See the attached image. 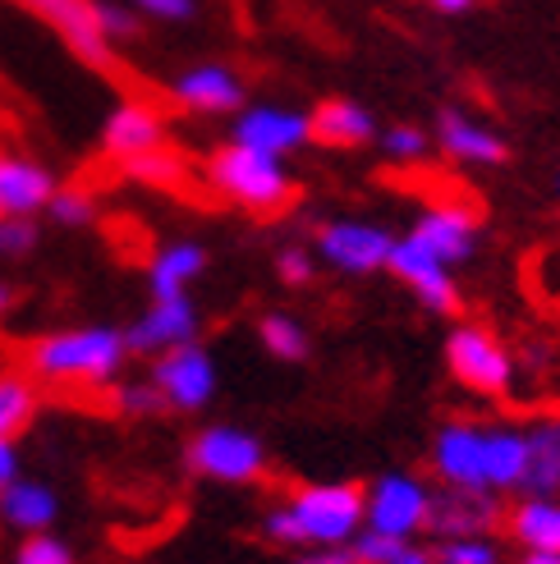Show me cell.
Segmentation results:
<instances>
[{
	"instance_id": "17",
	"label": "cell",
	"mask_w": 560,
	"mask_h": 564,
	"mask_svg": "<svg viewBox=\"0 0 560 564\" xmlns=\"http://www.w3.org/2000/svg\"><path fill=\"white\" fill-rule=\"evenodd\" d=\"M55 175L42 161L23 156V152H0V216H23L37 220L51 197H55Z\"/></svg>"
},
{
	"instance_id": "5",
	"label": "cell",
	"mask_w": 560,
	"mask_h": 564,
	"mask_svg": "<svg viewBox=\"0 0 560 564\" xmlns=\"http://www.w3.org/2000/svg\"><path fill=\"white\" fill-rule=\"evenodd\" d=\"M445 368H451L455 386L483 394V400H500L515 386V354L500 345V335L473 322L451 326V335H445Z\"/></svg>"
},
{
	"instance_id": "28",
	"label": "cell",
	"mask_w": 560,
	"mask_h": 564,
	"mask_svg": "<svg viewBox=\"0 0 560 564\" xmlns=\"http://www.w3.org/2000/svg\"><path fill=\"white\" fill-rule=\"evenodd\" d=\"M432 564H500V546L487 538V532H460V538L437 542Z\"/></svg>"
},
{
	"instance_id": "6",
	"label": "cell",
	"mask_w": 560,
	"mask_h": 564,
	"mask_svg": "<svg viewBox=\"0 0 560 564\" xmlns=\"http://www.w3.org/2000/svg\"><path fill=\"white\" fill-rule=\"evenodd\" d=\"M184 459L198 477H207V482L248 487V482H258V477L267 473V445L248 427H235V422H212V427H203L198 436L189 441Z\"/></svg>"
},
{
	"instance_id": "25",
	"label": "cell",
	"mask_w": 560,
	"mask_h": 564,
	"mask_svg": "<svg viewBox=\"0 0 560 564\" xmlns=\"http://www.w3.org/2000/svg\"><path fill=\"white\" fill-rule=\"evenodd\" d=\"M510 538L519 546L560 551V496H524L510 510Z\"/></svg>"
},
{
	"instance_id": "42",
	"label": "cell",
	"mask_w": 560,
	"mask_h": 564,
	"mask_svg": "<svg viewBox=\"0 0 560 564\" xmlns=\"http://www.w3.org/2000/svg\"><path fill=\"white\" fill-rule=\"evenodd\" d=\"M519 564H560V551H538V546H524Z\"/></svg>"
},
{
	"instance_id": "33",
	"label": "cell",
	"mask_w": 560,
	"mask_h": 564,
	"mask_svg": "<svg viewBox=\"0 0 560 564\" xmlns=\"http://www.w3.org/2000/svg\"><path fill=\"white\" fill-rule=\"evenodd\" d=\"M116 409H120L125 417H152V413L165 409V400H161V390H157L152 377H148V381H125V386H116Z\"/></svg>"
},
{
	"instance_id": "37",
	"label": "cell",
	"mask_w": 560,
	"mask_h": 564,
	"mask_svg": "<svg viewBox=\"0 0 560 564\" xmlns=\"http://www.w3.org/2000/svg\"><path fill=\"white\" fill-rule=\"evenodd\" d=\"M276 275L286 280V285H308V280L317 275L313 252H308V248H280V258H276Z\"/></svg>"
},
{
	"instance_id": "31",
	"label": "cell",
	"mask_w": 560,
	"mask_h": 564,
	"mask_svg": "<svg viewBox=\"0 0 560 564\" xmlns=\"http://www.w3.org/2000/svg\"><path fill=\"white\" fill-rule=\"evenodd\" d=\"M428 143H432V138L418 124H390V129H381V152H386V161H396V165H418L428 156Z\"/></svg>"
},
{
	"instance_id": "15",
	"label": "cell",
	"mask_w": 560,
	"mask_h": 564,
	"mask_svg": "<svg viewBox=\"0 0 560 564\" xmlns=\"http://www.w3.org/2000/svg\"><path fill=\"white\" fill-rule=\"evenodd\" d=\"M437 143L460 165H506L510 161L506 138H500L487 120L469 116V110H460V106H445L437 116Z\"/></svg>"
},
{
	"instance_id": "22",
	"label": "cell",
	"mask_w": 560,
	"mask_h": 564,
	"mask_svg": "<svg viewBox=\"0 0 560 564\" xmlns=\"http://www.w3.org/2000/svg\"><path fill=\"white\" fill-rule=\"evenodd\" d=\"M55 514H61V500H55V491L46 482H37V477H14V482L0 491V519L19 528L23 538L28 532H51Z\"/></svg>"
},
{
	"instance_id": "34",
	"label": "cell",
	"mask_w": 560,
	"mask_h": 564,
	"mask_svg": "<svg viewBox=\"0 0 560 564\" xmlns=\"http://www.w3.org/2000/svg\"><path fill=\"white\" fill-rule=\"evenodd\" d=\"M37 248V225L23 216H0V258H23Z\"/></svg>"
},
{
	"instance_id": "32",
	"label": "cell",
	"mask_w": 560,
	"mask_h": 564,
	"mask_svg": "<svg viewBox=\"0 0 560 564\" xmlns=\"http://www.w3.org/2000/svg\"><path fill=\"white\" fill-rule=\"evenodd\" d=\"M14 564H78L69 542H61L55 532H28L14 551Z\"/></svg>"
},
{
	"instance_id": "36",
	"label": "cell",
	"mask_w": 560,
	"mask_h": 564,
	"mask_svg": "<svg viewBox=\"0 0 560 564\" xmlns=\"http://www.w3.org/2000/svg\"><path fill=\"white\" fill-rule=\"evenodd\" d=\"M349 546H354L358 564H386L405 542H400V538H386V532H377V528H358V538H354Z\"/></svg>"
},
{
	"instance_id": "10",
	"label": "cell",
	"mask_w": 560,
	"mask_h": 564,
	"mask_svg": "<svg viewBox=\"0 0 560 564\" xmlns=\"http://www.w3.org/2000/svg\"><path fill=\"white\" fill-rule=\"evenodd\" d=\"M432 477L455 491H487V422H445L432 436Z\"/></svg>"
},
{
	"instance_id": "30",
	"label": "cell",
	"mask_w": 560,
	"mask_h": 564,
	"mask_svg": "<svg viewBox=\"0 0 560 564\" xmlns=\"http://www.w3.org/2000/svg\"><path fill=\"white\" fill-rule=\"evenodd\" d=\"M46 212L55 225H65V230H83V225L97 220V197L88 188H55Z\"/></svg>"
},
{
	"instance_id": "14",
	"label": "cell",
	"mask_w": 560,
	"mask_h": 564,
	"mask_svg": "<svg viewBox=\"0 0 560 564\" xmlns=\"http://www.w3.org/2000/svg\"><path fill=\"white\" fill-rule=\"evenodd\" d=\"M198 330H203L198 307H193L189 294H180V299H152L148 313L125 330V340H129V354H148V358H157V354L175 349V345L198 340Z\"/></svg>"
},
{
	"instance_id": "41",
	"label": "cell",
	"mask_w": 560,
	"mask_h": 564,
	"mask_svg": "<svg viewBox=\"0 0 560 564\" xmlns=\"http://www.w3.org/2000/svg\"><path fill=\"white\" fill-rule=\"evenodd\" d=\"M386 564H432V551H423V546H418V542H405L396 555H390Z\"/></svg>"
},
{
	"instance_id": "38",
	"label": "cell",
	"mask_w": 560,
	"mask_h": 564,
	"mask_svg": "<svg viewBox=\"0 0 560 564\" xmlns=\"http://www.w3.org/2000/svg\"><path fill=\"white\" fill-rule=\"evenodd\" d=\"M129 6L148 19H161V23H189L198 14V0H129Z\"/></svg>"
},
{
	"instance_id": "19",
	"label": "cell",
	"mask_w": 560,
	"mask_h": 564,
	"mask_svg": "<svg viewBox=\"0 0 560 564\" xmlns=\"http://www.w3.org/2000/svg\"><path fill=\"white\" fill-rule=\"evenodd\" d=\"M377 138V116L354 97H326L313 110V143L326 148H368Z\"/></svg>"
},
{
	"instance_id": "3",
	"label": "cell",
	"mask_w": 560,
	"mask_h": 564,
	"mask_svg": "<svg viewBox=\"0 0 560 564\" xmlns=\"http://www.w3.org/2000/svg\"><path fill=\"white\" fill-rule=\"evenodd\" d=\"M207 184L226 197V203L258 212V216L286 212L294 203V175L286 171V161L262 156L239 143H226L207 156Z\"/></svg>"
},
{
	"instance_id": "23",
	"label": "cell",
	"mask_w": 560,
	"mask_h": 564,
	"mask_svg": "<svg viewBox=\"0 0 560 564\" xmlns=\"http://www.w3.org/2000/svg\"><path fill=\"white\" fill-rule=\"evenodd\" d=\"M524 473H528V436L524 427L510 422H492L487 427V491H524Z\"/></svg>"
},
{
	"instance_id": "12",
	"label": "cell",
	"mask_w": 560,
	"mask_h": 564,
	"mask_svg": "<svg viewBox=\"0 0 560 564\" xmlns=\"http://www.w3.org/2000/svg\"><path fill=\"white\" fill-rule=\"evenodd\" d=\"M386 271L400 280V285L428 307V313L437 317H455V307H460V285H455V271L437 262L428 248H418L409 235L396 239V248H390V262Z\"/></svg>"
},
{
	"instance_id": "16",
	"label": "cell",
	"mask_w": 560,
	"mask_h": 564,
	"mask_svg": "<svg viewBox=\"0 0 560 564\" xmlns=\"http://www.w3.org/2000/svg\"><path fill=\"white\" fill-rule=\"evenodd\" d=\"M175 106L193 110V116H235L244 110V78L230 65H193L171 83Z\"/></svg>"
},
{
	"instance_id": "7",
	"label": "cell",
	"mask_w": 560,
	"mask_h": 564,
	"mask_svg": "<svg viewBox=\"0 0 560 564\" xmlns=\"http://www.w3.org/2000/svg\"><path fill=\"white\" fill-rule=\"evenodd\" d=\"M152 386L161 390L165 409L175 413H203L212 400H216V386H220V372H216V358L198 345H175L152 358Z\"/></svg>"
},
{
	"instance_id": "4",
	"label": "cell",
	"mask_w": 560,
	"mask_h": 564,
	"mask_svg": "<svg viewBox=\"0 0 560 564\" xmlns=\"http://www.w3.org/2000/svg\"><path fill=\"white\" fill-rule=\"evenodd\" d=\"M432 500H437L432 482H423L418 473L390 468L377 482L363 487V528H377L386 538L413 542L418 532H428V523H432Z\"/></svg>"
},
{
	"instance_id": "8",
	"label": "cell",
	"mask_w": 560,
	"mask_h": 564,
	"mask_svg": "<svg viewBox=\"0 0 560 564\" xmlns=\"http://www.w3.org/2000/svg\"><path fill=\"white\" fill-rule=\"evenodd\" d=\"M390 248H396V235L381 230L377 220H326L313 252L341 275H377L390 262Z\"/></svg>"
},
{
	"instance_id": "44",
	"label": "cell",
	"mask_w": 560,
	"mask_h": 564,
	"mask_svg": "<svg viewBox=\"0 0 560 564\" xmlns=\"http://www.w3.org/2000/svg\"><path fill=\"white\" fill-rule=\"evenodd\" d=\"M10 303H14V290L6 285V280H0V313H6V307H10Z\"/></svg>"
},
{
	"instance_id": "21",
	"label": "cell",
	"mask_w": 560,
	"mask_h": 564,
	"mask_svg": "<svg viewBox=\"0 0 560 564\" xmlns=\"http://www.w3.org/2000/svg\"><path fill=\"white\" fill-rule=\"evenodd\" d=\"M207 271V248L193 243V239H175L152 252L148 262V290L152 299H180L189 294V285Z\"/></svg>"
},
{
	"instance_id": "35",
	"label": "cell",
	"mask_w": 560,
	"mask_h": 564,
	"mask_svg": "<svg viewBox=\"0 0 560 564\" xmlns=\"http://www.w3.org/2000/svg\"><path fill=\"white\" fill-rule=\"evenodd\" d=\"M97 23L110 42H133L138 37V10H125L116 0H97Z\"/></svg>"
},
{
	"instance_id": "9",
	"label": "cell",
	"mask_w": 560,
	"mask_h": 564,
	"mask_svg": "<svg viewBox=\"0 0 560 564\" xmlns=\"http://www.w3.org/2000/svg\"><path fill=\"white\" fill-rule=\"evenodd\" d=\"M230 143L286 161L299 148L313 143V110H294V106H244V110H235Z\"/></svg>"
},
{
	"instance_id": "40",
	"label": "cell",
	"mask_w": 560,
	"mask_h": 564,
	"mask_svg": "<svg viewBox=\"0 0 560 564\" xmlns=\"http://www.w3.org/2000/svg\"><path fill=\"white\" fill-rule=\"evenodd\" d=\"M14 477H19V449H14V441L0 436V491H6Z\"/></svg>"
},
{
	"instance_id": "26",
	"label": "cell",
	"mask_w": 560,
	"mask_h": 564,
	"mask_svg": "<svg viewBox=\"0 0 560 564\" xmlns=\"http://www.w3.org/2000/svg\"><path fill=\"white\" fill-rule=\"evenodd\" d=\"M258 340L271 358L280 362H303L308 354H313V340H308V326L294 317V313H267L258 322Z\"/></svg>"
},
{
	"instance_id": "13",
	"label": "cell",
	"mask_w": 560,
	"mask_h": 564,
	"mask_svg": "<svg viewBox=\"0 0 560 564\" xmlns=\"http://www.w3.org/2000/svg\"><path fill=\"white\" fill-rule=\"evenodd\" d=\"M409 239L418 248H428L437 262L445 267H464L478 252V212L464 203H432L418 212Z\"/></svg>"
},
{
	"instance_id": "2",
	"label": "cell",
	"mask_w": 560,
	"mask_h": 564,
	"mask_svg": "<svg viewBox=\"0 0 560 564\" xmlns=\"http://www.w3.org/2000/svg\"><path fill=\"white\" fill-rule=\"evenodd\" d=\"M129 340L116 326H69V330H46L42 340L28 349V372L46 386H78V390H101L125 372Z\"/></svg>"
},
{
	"instance_id": "20",
	"label": "cell",
	"mask_w": 560,
	"mask_h": 564,
	"mask_svg": "<svg viewBox=\"0 0 560 564\" xmlns=\"http://www.w3.org/2000/svg\"><path fill=\"white\" fill-rule=\"evenodd\" d=\"M496 519H500L496 496L441 487L437 500H432V523H428V532H437V538H460V532H487Z\"/></svg>"
},
{
	"instance_id": "45",
	"label": "cell",
	"mask_w": 560,
	"mask_h": 564,
	"mask_svg": "<svg viewBox=\"0 0 560 564\" xmlns=\"http://www.w3.org/2000/svg\"><path fill=\"white\" fill-rule=\"evenodd\" d=\"M556 188H560V180H556Z\"/></svg>"
},
{
	"instance_id": "24",
	"label": "cell",
	"mask_w": 560,
	"mask_h": 564,
	"mask_svg": "<svg viewBox=\"0 0 560 564\" xmlns=\"http://www.w3.org/2000/svg\"><path fill=\"white\" fill-rule=\"evenodd\" d=\"M524 436H528L524 496H556L560 491V413L528 422Z\"/></svg>"
},
{
	"instance_id": "43",
	"label": "cell",
	"mask_w": 560,
	"mask_h": 564,
	"mask_svg": "<svg viewBox=\"0 0 560 564\" xmlns=\"http://www.w3.org/2000/svg\"><path fill=\"white\" fill-rule=\"evenodd\" d=\"M428 6H432L437 14H469L473 0H428Z\"/></svg>"
},
{
	"instance_id": "1",
	"label": "cell",
	"mask_w": 560,
	"mask_h": 564,
	"mask_svg": "<svg viewBox=\"0 0 560 564\" xmlns=\"http://www.w3.org/2000/svg\"><path fill=\"white\" fill-rule=\"evenodd\" d=\"M363 528L358 482H303L262 514V532L276 546H349Z\"/></svg>"
},
{
	"instance_id": "39",
	"label": "cell",
	"mask_w": 560,
	"mask_h": 564,
	"mask_svg": "<svg viewBox=\"0 0 560 564\" xmlns=\"http://www.w3.org/2000/svg\"><path fill=\"white\" fill-rule=\"evenodd\" d=\"M294 564H358L354 546H308Z\"/></svg>"
},
{
	"instance_id": "29",
	"label": "cell",
	"mask_w": 560,
	"mask_h": 564,
	"mask_svg": "<svg viewBox=\"0 0 560 564\" xmlns=\"http://www.w3.org/2000/svg\"><path fill=\"white\" fill-rule=\"evenodd\" d=\"M125 175L129 180H138V184H180L184 180V156H175L171 148H152V152H143V156H133V161H125Z\"/></svg>"
},
{
	"instance_id": "18",
	"label": "cell",
	"mask_w": 560,
	"mask_h": 564,
	"mask_svg": "<svg viewBox=\"0 0 560 564\" xmlns=\"http://www.w3.org/2000/svg\"><path fill=\"white\" fill-rule=\"evenodd\" d=\"M152 148H165V120L148 101H120L101 124V152L116 156L120 165L143 156Z\"/></svg>"
},
{
	"instance_id": "27",
	"label": "cell",
	"mask_w": 560,
	"mask_h": 564,
	"mask_svg": "<svg viewBox=\"0 0 560 564\" xmlns=\"http://www.w3.org/2000/svg\"><path fill=\"white\" fill-rule=\"evenodd\" d=\"M37 413V390L28 377H0V436L14 441Z\"/></svg>"
},
{
	"instance_id": "11",
	"label": "cell",
	"mask_w": 560,
	"mask_h": 564,
	"mask_svg": "<svg viewBox=\"0 0 560 564\" xmlns=\"http://www.w3.org/2000/svg\"><path fill=\"white\" fill-rule=\"evenodd\" d=\"M23 6L46 28H55V37H61L83 65H93V69L116 65V42L101 33L97 0H23Z\"/></svg>"
}]
</instances>
